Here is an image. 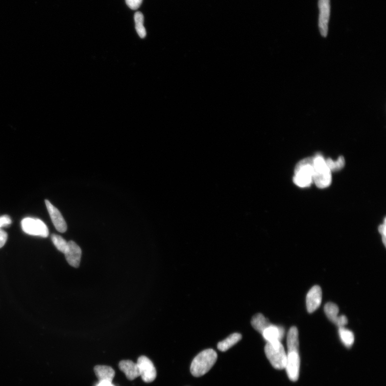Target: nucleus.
<instances>
[{
	"mask_svg": "<svg viewBox=\"0 0 386 386\" xmlns=\"http://www.w3.org/2000/svg\"><path fill=\"white\" fill-rule=\"evenodd\" d=\"M242 338L241 335L240 333H234L218 343L217 348L219 350L225 352L230 349L233 346L240 342Z\"/></svg>",
	"mask_w": 386,
	"mask_h": 386,
	"instance_id": "16",
	"label": "nucleus"
},
{
	"mask_svg": "<svg viewBox=\"0 0 386 386\" xmlns=\"http://www.w3.org/2000/svg\"><path fill=\"white\" fill-rule=\"evenodd\" d=\"M347 317L345 315H340L338 316V319L334 324L337 325L338 328L343 327L348 323Z\"/></svg>",
	"mask_w": 386,
	"mask_h": 386,
	"instance_id": "24",
	"label": "nucleus"
},
{
	"mask_svg": "<svg viewBox=\"0 0 386 386\" xmlns=\"http://www.w3.org/2000/svg\"><path fill=\"white\" fill-rule=\"evenodd\" d=\"M143 0H126L128 7L132 10L138 9L143 3Z\"/></svg>",
	"mask_w": 386,
	"mask_h": 386,
	"instance_id": "23",
	"label": "nucleus"
},
{
	"mask_svg": "<svg viewBox=\"0 0 386 386\" xmlns=\"http://www.w3.org/2000/svg\"><path fill=\"white\" fill-rule=\"evenodd\" d=\"M298 329L292 327L289 329L287 337L288 352H299V336Z\"/></svg>",
	"mask_w": 386,
	"mask_h": 386,
	"instance_id": "15",
	"label": "nucleus"
},
{
	"mask_svg": "<svg viewBox=\"0 0 386 386\" xmlns=\"http://www.w3.org/2000/svg\"><path fill=\"white\" fill-rule=\"evenodd\" d=\"M331 0H319V27L322 36L326 37L331 14Z\"/></svg>",
	"mask_w": 386,
	"mask_h": 386,
	"instance_id": "7",
	"label": "nucleus"
},
{
	"mask_svg": "<svg viewBox=\"0 0 386 386\" xmlns=\"http://www.w3.org/2000/svg\"><path fill=\"white\" fill-rule=\"evenodd\" d=\"M386 219L384 220V223L379 227V231L382 235L383 242L384 245L386 246Z\"/></svg>",
	"mask_w": 386,
	"mask_h": 386,
	"instance_id": "27",
	"label": "nucleus"
},
{
	"mask_svg": "<svg viewBox=\"0 0 386 386\" xmlns=\"http://www.w3.org/2000/svg\"><path fill=\"white\" fill-rule=\"evenodd\" d=\"M322 302V290L318 286L312 287L306 296V308L309 313H313L319 308Z\"/></svg>",
	"mask_w": 386,
	"mask_h": 386,
	"instance_id": "11",
	"label": "nucleus"
},
{
	"mask_svg": "<svg viewBox=\"0 0 386 386\" xmlns=\"http://www.w3.org/2000/svg\"><path fill=\"white\" fill-rule=\"evenodd\" d=\"M8 239V234L7 232L0 228V248L5 245Z\"/></svg>",
	"mask_w": 386,
	"mask_h": 386,
	"instance_id": "25",
	"label": "nucleus"
},
{
	"mask_svg": "<svg viewBox=\"0 0 386 386\" xmlns=\"http://www.w3.org/2000/svg\"><path fill=\"white\" fill-rule=\"evenodd\" d=\"M96 377L99 382L107 381L112 382L115 376V371L110 366L104 365H98L94 368Z\"/></svg>",
	"mask_w": 386,
	"mask_h": 386,
	"instance_id": "14",
	"label": "nucleus"
},
{
	"mask_svg": "<svg viewBox=\"0 0 386 386\" xmlns=\"http://www.w3.org/2000/svg\"><path fill=\"white\" fill-rule=\"evenodd\" d=\"M217 360V352L212 349L204 350L193 360L191 372L193 376L201 377L208 372Z\"/></svg>",
	"mask_w": 386,
	"mask_h": 386,
	"instance_id": "1",
	"label": "nucleus"
},
{
	"mask_svg": "<svg viewBox=\"0 0 386 386\" xmlns=\"http://www.w3.org/2000/svg\"><path fill=\"white\" fill-rule=\"evenodd\" d=\"M119 368L124 374L128 379L133 380L136 378L140 377V372L137 363L132 361L126 360L122 361L119 363Z\"/></svg>",
	"mask_w": 386,
	"mask_h": 386,
	"instance_id": "13",
	"label": "nucleus"
},
{
	"mask_svg": "<svg viewBox=\"0 0 386 386\" xmlns=\"http://www.w3.org/2000/svg\"><path fill=\"white\" fill-rule=\"evenodd\" d=\"M22 228L26 234L47 238L49 235L48 226L42 220L30 217L25 218L21 222Z\"/></svg>",
	"mask_w": 386,
	"mask_h": 386,
	"instance_id": "5",
	"label": "nucleus"
},
{
	"mask_svg": "<svg viewBox=\"0 0 386 386\" xmlns=\"http://www.w3.org/2000/svg\"><path fill=\"white\" fill-rule=\"evenodd\" d=\"M300 359L299 352H288L285 368L291 381H297L299 376Z\"/></svg>",
	"mask_w": 386,
	"mask_h": 386,
	"instance_id": "8",
	"label": "nucleus"
},
{
	"mask_svg": "<svg viewBox=\"0 0 386 386\" xmlns=\"http://www.w3.org/2000/svg\"><path fill=\"white\" fill-rule=\"evenodd\" d=\"M135 28L138 35L141 38L146 36V30L144 26V16L141 12H136L134 15Z\"/></svg>",
	"mask_w": 386,
	"mask_h": 386,
	"instance_id": "19",
	"label": "nucleus"
},
{
	"mask_svg": "<svg viewBox=\"0 0 386 386\" xmlns=\"http://www.w3.org/2000/svg\"><path fill=\"white\" fill-rule=\"evenodd\" d=\"M313 181L321 189L327 188L332 181V172L321 155L317 154L314 157Z\"/></svg>",
	"mask_w": 386,
	"mask_h": 386,
	"instance_id": "3",
	"label": "nucleus"
},
{
	"mask_svg": "<svg viewBox=\"0 0 386 386\" xmlns=\"http://www.w3.org/2000/svg\"><path fill=\"white\" fill-rule=\"evenodd\" d=\"M139 369L140 376L145 383L154 382L157 376L156 368L151 361L146 356L139 358L137 362Z\"/></svg>",
	"mask_w": 386,
	"mask_h": 386,
	"instance_id": "6",
	"label": "nucleus"
},
{
	"mask_svg": "<svg viewBox=\"0 0 386 386\" xmlns=\"http://www.w3.org/2000/svg\"><path fill=\"white\" fill-rule=\"evenodd\" d=\"M265 352L272 366L277 370L285 368L287 354L281 342L266 343Z\"/></svg>",
	"mask_w": 386,
	"mask_h": 386,
	"instance_id": "4",
	"label": "nucleus"
},
{
	"mask_svg": "<svg viewBox=\"0 0 386 386\" xmlns=\"http://www.w3.org/2000/svg\"><path fill=\"white\" fill-rule=\"evenodd\" d=\"M324 310L328 319L335 323L338 319L339 313V309L337 305L333 303H328L325 306Z\"/></svg>",
	"mask_w": 386,
	"mask_h": 386,
	"instance_id": "20",
	"label": "nucleus"
},
{
	"mask_svg": "<svg viewBox=\"0 0 386 386\" xmlns=\"http://www.w3.org/2000/svg\"><path fill=\"white\" fill-rule=\"evenodd\" d=\"M338 333L340 338L345 347L350 348L353 345L355 340L353 333L344 327L339 328Z\"/></svg>",
	"mask_w": 386,
	"mask_h": 386,
	"instance_id": "18",
	"label": "nucleus"
},
{
	"mask_svg": "<svg viewBox=\"0 0 386 386\" xmlns=\"http://www.w3.org/2000/svg\"><path fill=\"white\" fill-rule=\"evenodd\" d=\"M327 166L332 171H338L344 167L345 160L343 156H340L337 161H333L331 158H328L326 160Z\"/></svg>",
	"mask_w": 386,
	"mask_h": 386,
	"instance_id": "21",
	"label": "nucleus"
},
{
	"mask_svg": "<svg viewBox=\"0 0 386 386\" xmlns=\"http://www.w3.org/2000/svg\"><path fill=\"white\" fill-rule=\"evenodd\" d=\"M285 334V330L283 327L271 324L265 329L262 335L266 342H281Z\"/></svg>",
	"mask_w": 386,
	"mask_h": 386,
	"instance_id": "12",
	"label": "nucleus"
},
{
	"mask_svg": "<svg viewBox=\"0 0 386 386\" xmlns=\"http://www.w3.org/2000/svg\"><path fill=\"white\" fill-rule=\"evenodd\" d=\"M11 220L8 215H4L0 217V228L2 227L7 226L11 224Z\"/></svg>",
	"mask_w": 386,
	"mask_h": 386,
	"instance_id": "26",
	"label": "nucleus"
},
{
	"mask_svg": "<svg viewBox=\"0 0 386 386\" xmlns=\"http://www.w3.org/2000/svg\"><path fill=\"white\" fill-rule=\"evenodd\" d=\"M45 203L56 229L61 233L65 232L67 230V225L59 210L48 200H45Z\"/></svg>",
	"mask_w": 386,
	"mask_h": 386,
	"instance_id": "10",
	"label": "nucleus"
},
{
	"mask_svg": "<svg viewBox=\"0 0 386 386\" xmlns=\"http://www.w3.org/2000/svg\"><path fill=\"white\" fill-rule=\"evenodd\" d=\"M96 386H115L113 385L112 382L107 381H101L99 382L98 384Z\"/></svg>",
	"mask_w": 386,
	"mask_h": 386,
	"instance_id": "28",
	"label": "nucleus"
},
{
	"mask_svg": "<svg viewBox=\"0 0 386 386\" xmlns=\"http://www.w3.org/2000/svg\"><path fill=\"white\" fill-rule=\"evenodd\" d=\"M54 246L59 251L64 253L67 247L68 242L61 236L53 234L51 236Z\"/></svg>",
	"mask_w": 386,
	"mask_h": 386,
	"instance_id": "22",
	"label": "nucleus"
},
{
	"mask_svg": "<svg viewBox=\"0 0 386 386\" xmlns=\"http://www.w3.org/2000/svg\"><path fill=\"white\" fill-rule=\"evenodd\" d=\"M314 157H309L300 161L295 168L293 183L302 188L308 187L314 183Z\"/></svg>",
	"mask_w": 386,
	"mask_h": 386,
	"instance_id": "2",
	"label": "nucleus"
},
{
	"mask_svg": "<svg viewBox=\"0 0 386 386\" xmlns=\"http://www.w3.org/2000/svg\"><path fill=\"white\" fill-rule=\"evenodd\" d=\"M66 260L73 267L78 268L80 264L82 250L80 247L73 241L68 242L64 253Z\"/></svg>",
	"mask_w": 386,
	"mask_h": 386,
	"instance_id": "9",
	"label": "nucleus"
},
{
	"mask_svg": "<svg viewBox=\"0 0 386 386\" xmlns=\"http://www.w3.org/2000/svg\"><path fill=\"white\" fill-rule=\"evenodd\" d=\"M251 325L255 330L262 334L265 329L269 327L271 323L264 315L259 314L252 317Z\"/></svg>",
	"mask_w": 386,
	"mask_h": 386,
	"instance_id": "17",
	"label": "nucleus"
}]
</instances>
